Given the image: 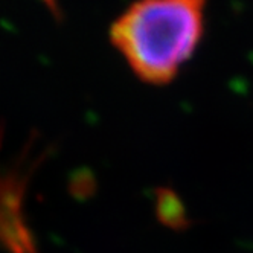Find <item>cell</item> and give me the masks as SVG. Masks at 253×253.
<instances>
[{"mask_svg":"<svg viewBox=\"0 0 253 253\" xmlns=\"http://www.w3.org/2000/svg\"><path fill=\"white\" fill-rule=\"evenodd\" d=\"M206 0H137L112 25L110 39L134 74L169 83L200 43Z\"/></svg>","mask_w":253,"mask_h":253,"instance_id":"obj_1","label":"cell"}]
</instances>
